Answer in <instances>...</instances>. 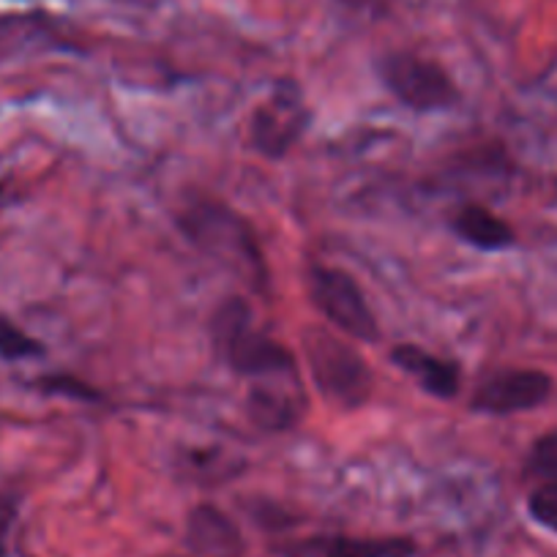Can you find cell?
I'll use <instances>...</instances> for the list:
<instances>
[{
	"mask_svg": "<svg viewBox=\"0 0 557 557\" xmlns=\"http://www.w3.org/2000/svg\"><path fill=\"white\" fill-rule=\"evenodd\" d=\"M41 391L47 394H61L69 396V399H79V401H99L101 394L94 388V385L83 383L79 377H72V374H50V377L36 380Z\"/></svg>",
	"mask_w": 557,
	"mask_h": 557,
	"instance_id": "9a60e30c",
	"label": "cell"
},
{
	"mask_svg": "<svg viewBox=\"0 0 557 557\" xmlns=\"http://www.w3.org/2000/svg\"><path fill=\"white\" fill-rule=\"evenodd\" d=\"M552 394V377L539 369H508V372L492 374L490 380L475 388L473 407L475 412L486 416H511V412L533 410L544 405Z\"/></svg>",
	"mask_w": 557,
	"mask_h": 557,
	"instance_id": "52a82bcc",
	"label": "cell"
},
{
	"mask_svg": "<svg viewBox=\"0 0 557 557\" xmlns=\"http://www.w3.org/2000/svg\"><path fill=\"white\" fill-rule=\"evenodd\" d=\"M189 541L197 549L222 552L238 541V533L222 511L211 506H200L189 517Z\"/></svg>",
	"mask_w": 557,
	"mask_h": 557,
	"instance_id": "8fae6325",
	"label": "cell"
},
{
	"mask_svg": "<svg viewBox=\"0 0 557 557\" xmlns=\"http://www.w3.org/2000/svg\"><path fill=\"white\" fill-rule=\"evenodd\" d=\"M304 356L320 394L342 410H358L372 396V369L361 352L325 329L304 331Z\"/></svg>",
	"mask_w": 557,
	"mask_h": 557,
	"instance_id": "3957f363",
	"label": "cell"
},
{
	"mask_svg": "<svg viewBox=\"0 0 557 557\" xmlns=\"http://www.w3.org/2000/svg\"><path fill=\"white\" fill-rule=\"evenodd\" d=\"M380 79L396 101L416 112L451 110L459 101V88L448 69L418 52H388L380 61Z\"/></svg>",
	"mask_w": 557,
	"mask_h": 557,
	"instance_id": "277c9868",
	"label": "cell"
},
{
	"mask_svg": "<svg viewBox=\"0 0 557 557\" xmlns=\"http://www.w3.org/2000/svg\"><path fill=\"white\" fill-rule=\"evenodd\" d=\"M451 230L457 233L459 240L481 251L508 249L517 240L511 224L497 216V213H492L490 208L479 206V202H468V206L457 208L451 216Z\"/></svg>",
	"mask_w": 557,
	"mask_h": 557,
	"instance_id": "30bf717a",
	"label": "cell"
},
{
	"mask_svg": "<svg viewBox=\"0 0 557 557\" xmlns=\"http://www.w3.org/2000/svg\"><path fill=\"white\" fill-rule=\"evenodd\" d=\"M45 352L39 339L14 325L9 318H0V358L7 361H23V358H36Z\"/></svg>",
	"mask_w": 557,
	"mask_h": 557,
	"instance_id": "4fadbf2b",
	"label": "cell"
},
{
	"mask_svg": "<svg viewBox=\"0 0 557 557\" xmlns=\"http://www.w3.org/2000/svg\"><path fill=\"white\" fill-rule=\"evenodd\" d=\"M211 339L219 361L227 363L240 377L262 380L276 374H298L296 356L282 342L257 329L251 307L240 298H227L219 304L211 318Z\"/></svg>",
	"mask_w": 557,
	"mask_h": 557,
	"instance_id": "7a4b0ae2",
	"label": "cell"
},
{
	"mask_svg": "<svg viewBox=\"0 0 557 557\" xmlns=\"http://www.w3.org/2000/svg\"><path fill=\"white\" fill-rule=\"evenodd\" d=\"M391 361L399 367L401 372L410 374L426 394L437 396V399H454L462 388V369L457 361L435 356V352L424 350V347L401 342L391 350Z\"/></svg>",
	"mask_w": 557,
	"mask_h": 557,
	"instance_id": "9c48e42d",
	"label": "cell"
},
{
	"mask_svg": "<svg viewBox=\"0 0 557 557\" xmlns=\"http://www.w3.org/2000/svg\"><path fill=\"white\" fill-rule=\"evenodd\" d=\"M178 227L197 249L246 276L251 287L262 290L268 285V268L257 235L238 211L216 200H195L181 211Z\"/></svg>",
	"mask_w": 557,
	"mask_h": 557,
	"instance_id": "6da1fadb",
	"label": "cell"
},
{
	"mask_svg": "<svg viewBox=\"0 0 557 557\" xmlns=\"http://www.w3.org/2000/svg\"><path fill=\"white\" fill-rule=\"evenodd\" d=\"M307 396L298 374H276V377L251 380L246 396V412L260 430L287 432L301 421Z\"/></svg>",
	"mask_w": 557,
	"mask_h": 557,
	"instance_id": "ba28073f",
	"label": "cell"
},
{
	"mask_svg": "<svg viewBox=\"0 0 557 557\" xmlns=\"http://www.w3.org/2000/svg\"><path fill=\"white\" fill-rule=\"evenodd\" d=\"M309 298L329 323L358 342H377L380 325L356 278L342 268L312 265L307 271Z\"/></svg>",
	"mask_w": 557,
	"mask_h": 557,
	"instance_id": "5b68a950",
	"label": "cell"
},
{
	"mask_svg": "<svg viewBox=\"0 0 557 557\" xmlns=\"http://www.w3.org/2000/svg\"><path fill=\"white\" fill-rule=\"evenodd\" d=\"M309 126V107L296 85H278L251 112L249 137L255 151L268 159H282L298 146Z\"/></svg>",
	"mask_w": 557,
	"mask_h": 557,
	"instance_id": "8992f818",
	"label": "cell"
},
{
	"mask_svg": "<svg viewBox=\"0 0 557 557\" xmlns=\"http://www.w3.org/2000/svg\"><path fill=\"white\" fill-rule=\"evenodd\" d=\"M528 470L539 479L557 481V430H549L544 437L533 443L528 457Z\"/></svg>",
	"mask_w": 557,
	"mask_h": 557,
	"instance_id": "5bb4252c",
	"label": "cell"
},
{
	"mask_svg": "<svg viewBox=\"0 0 557 557\" xmlns=\"http://www.w3.org/2000/svg\"><path fill=\"white\" fill-rule=\"evenodd\" d=\"M14 519H17V506H14L12 497L0 495V552H3V544H7Z\"/></svg>",
	"mask_w": 557,
	"mask_h": 557,
	"instance_id": "e0dca14e",
	"label": "cell"
},
{
	"mask_svg": "<svg viewBox=\"0 0 557 557\" xmlns=\"http://www.w3.org/2000/svg\"><path fill=\"white\" fill-rule=\"evenodd\" d=\"M530 513H533L535 522L557 533V481L539 486L530 495Z\"/></svg>",
	"mask_w": 557,
	"mask_h": 557,
	"instance_id": "2e32d148",
	"label": "cell"
},
{
	"mask_svg": "<svg viewBox=\"0 0 557 557\" xmlns=\"http://www.w3.org/2000/svg\"><path fill=\"white\" fill-rule=\"evenodd\" d=\"M410 539H339L329 546V557H410Z\"/></svg>",
	"mask_w": 557,
	"mask_h": 557,
	"instance_id": "7c38bea8",
	"label": "cell"
}]
</instances>
